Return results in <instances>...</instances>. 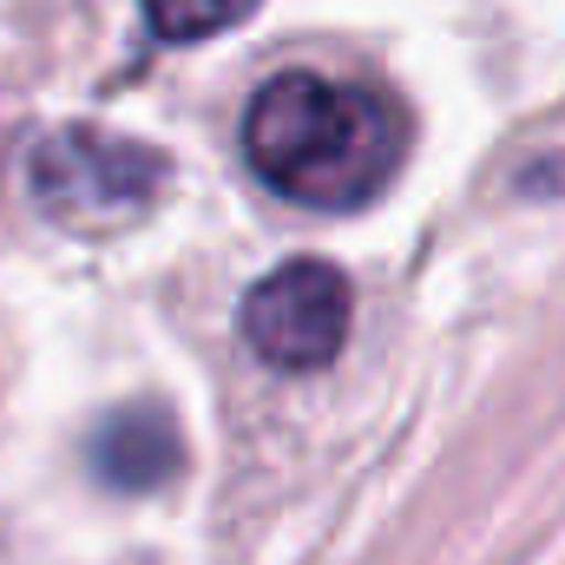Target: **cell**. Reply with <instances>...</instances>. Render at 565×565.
I'll list each match as a JSON object with an SVG mask.
<instances>
[{
    "label": "cell",
    "mask_w": 565,
    "mask_h": 565,
    "mask_svg": "<svg viewBox=\"0 0 565 565\" xmlns=\"http://www.w3.org/2000/svg\"><path fill=\"white\" fill-rule=\"evenodd\" d=\"M408 151V119L375 86H342L322 73H277L244 113V158L257 178L316 211L369 204Z\"/></svg>",
    "instance_id": "obj_1"
},
{
    "label": "cell",
    "mask_w": 565,
    "mask_h": 565,
    "mask_svg": "<svg viewBox=\"0 0 565 565\" xmlns=\"http://www.w3.org/2000/svg\"><path fill=\"white\" fill-rule=\"evenodd\" d=\"M26 178H33V198H40L46 217H60L73 231H106V224L139 217L158 198L164 158L151 145L113 139V132H93V126H66V132L33 145Z\"/></svg>",
    "instance_id": "obj_2"
},
{
    "label": "cell",
    "mask_w": 565,
    "mask_h": 565,
    "mask_svg": "<svg viewBox=\"0 0 565 565\" xmlns=\"http://www.w3.org/2000/svg\"><path fill=\"white\" fill-rule=\"evenodd\" d=\"M349 335V282L335 264H282L244 296V342L270 369H322Z\"/></svg>",
    "instance_id": "obj_3"
},
{
    "label": "cell",
    "mask_w": 565,
    "mask_h": 565,
    "mask_svg": "<svg viewBox=\"0 0 565 565\" xmlns=\"http://www.w3.org/2000/svg\"><path fill=\"white\" fill-rule=\"evenodd\" d=\"M93 467L119 493H145L178 473V427L164 408H119L113 422L93 434Z\"/></svg>",
    "instance_id": "obj_4"
},
{
    "label": "cell",
    "mask_w": 565,
    "mask_h": 565,
    "mask_svg": "<svg viewBox=\"0 0 565 565\" xmlns=\"http://www.w3.org/2000/svg\"><path fill=\"white\" fill-rule=\"evenodd\" d=\"M139 7H145V20H151L158 40L184 46V40H211L224 26H237L257 0H139Z\"/></svg>",
    "instance_id": "obj_5"
}]
</instances>
